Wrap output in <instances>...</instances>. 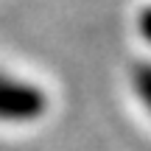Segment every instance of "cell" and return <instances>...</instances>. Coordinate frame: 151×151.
<instances>
[{
	"label": "cell",
	"instance_id": "1",
	"mask_svg": "<svg viewBox=\"0 0 151 151\" xmlns=\"http://www.w3.org/2000/svg\"><path fill=\"white\" fill-rule=\"evenodd\" d=\"M50 115V92L42 81L0 67V129H28Z\"/></svg>",
	"mask_w": 151,
	"mask_h": 151
},
{
	"label": "cell",
	"instance_id": "2",
	"mask_svg": "<svg viewBox=\"0 0 151 151\" xmlns=\"http://www.w3.org/2000/svg\"><path fill=\"white\" fill-rule=\"evenodd\" d=\"M132 87H134V95H137V104L151 115V65L146 67H137L134 70V78H132Z\"/></svg>",
	"mask_w": 151,
	"mask_h": 151
}]
</instances>
